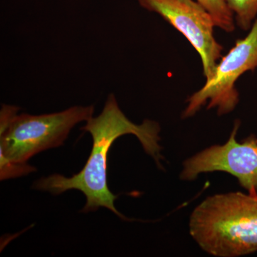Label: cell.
<instances>
[{"mask_svg": "<svg viewBox=\"0 0 257 257\" xmlns=\"http://www.w3.org/2000/svg\"><path fill=\"white\" fill-rule=\"evenodd\" d=\"M209 12L215 26L226 32L235 30L234 15L224 0H196Z\"/></svg>", "mask_w": 257, "mask_h": 257, "instance_id": "cell-7", "label": "cell"}, {"mask_svg": "<svg viewBox=\"0 0 257 257\" xmlns=\"http://www.w3.org/2000/svg\"><path fill=\"white\" fill-rule=\"evenodd\" d=\"M257 68V18L246 37L218 62L213 77L187 99L182 117L194 116L207 104V109L216 108L219 116L231 112L239 101L235 84L242 74Z\"/></svg>", "mask_w": 257, "mask_h": 257, "instance_id": "cell-4", "label": "cell"}, {"mask_svg": "<svg viewBox=\"0 0 257 257\" xmlns=\"http://www.w3.org/2000/svg\"><path fill=\"white\" fill-rule=\"evenodd\" d=\"M17 106L2 105L0 111V158L26 163L49 149L62 146L79 123L92 117L94 106H74L51 114H18Z\"/></svg>", "mask_w": 257, "mask_h": 257, "instance_id": "cell-3", "label": "cell"}, {"mask_svg": "<svg viewBox=\"0 0 257 257\" xmlns=\"http://www.w3.org/2000/svg\"><path fill=\"white\" fill-rule=\"evenodd\" d=\"M144 9L160 15L195 49L206 80L213 77L224 50L215 39L212 17L196 0H138Z\"/></svg>", "mask_w": 257, "mask_h": 257, "instance_id": "cell-5", "label": "cell"}, {"mask_svg": "<svg viewBox=\"0 0 257 257\" xmlns=\"http://www.w3.org/2000/svg\"><path fill=\"white\" fill-rule=\"evenodd\" d=\"M240 121H235L227 143L199 152L183 164L180 178L194 181L202 173L224 172L234 176L249 194H257V137L236 141Z\"/></svg>", "mask_w": 257, "mask_h": 257, "instance_id": "cell-6", "label": "cell"}, {"mask_svg": "<svg viewBox=\"0 0 257 257\" xmlns=\"http://www.w3.org/2000/svg\"><path fill=\"white\" fill-rule=\"evenodd\" d=\"M81 130L90 134L93 140L92 152L81 172L70 178L63 175H52L37 180L32 188L58 195L69 189H77L87 198L82 212L88 213L105 207L122 219L124 215L114 207V195L108 187L107 158L109 149L120 137L133 135L138 138L145 152L162 168L160 145L161 128L158 122L145 119L141 124L130 121L120 109L114 94L106 99L103 110L96 117L85 121Z\"/></svg>", "mask_w": 257, "mask_h": 257, "instance_id": "cell-1", "label": "cell"}, {"mask_svg": "<svg viewBox=\"0 0 257 257\" xmlns=\"http://www.w3.org/2000/svg\"><path fill=\"white\" fill-rule=\"evenodd\" d=\"M234 15L236 25L248 31L257 18V0H224Z\"/></svg>", "mask_w": 257, "mask_h": 257, "instance_id": "cell-8", "label": "cell"}, {"mask_svg": "<svg viewBox=\"0 0 257 257\" xmlns=\"http://www.w3.org/2000/svg\"><path fill=\"white\" fill-rule=\"evenodd\" d=\"M189 232L206 252L235 257L257 251V194L229 192L207 197L193 211Z\"/></svg>", "mask_w": 257, "mask_h": 257, "instance_id": "cell-2", "label": "cell"}, {"mask_svg": "<svg viewBox=\"0 0 257 257\" xmlns=\"http://www.w3.org/2000/svg\"><path fill=\"white\" fill-rule=\"evenodd\" d=\"M35 167L26 163H15L5 158H0V179L16 178L24 175H28L36 171Z\"/></svg>", "mask_w": 257, "mask_h": 257, "instance_id": "cell-9", "label": "cell"}]
</instances>
